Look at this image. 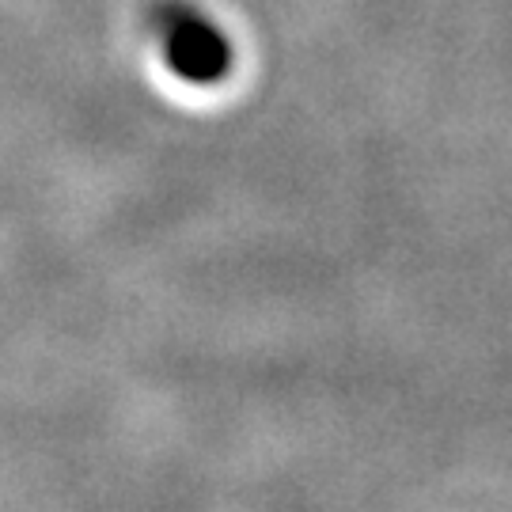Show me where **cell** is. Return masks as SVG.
Returning <instances> with one entry per match:
<instances>
[{
  "label": "cell",
  "mask_w": 512,
  "mask_h": 512,
  "mask_svg": "<svg viewBox=\"0 0 512 512\" xmlns=\"http://www.w3.org/2000/svg\"><path fill=\"white\" fill-rule=\"evenodd\" d=\"M164 31V54L171 61V69L186 80L198 84H213L224 76V69L232 65V46L220 35L217 27L198 12L186 8H171L160 23Z\"/></svg>",
  "instance_id": "6da1fadb"
}]
</instances>
